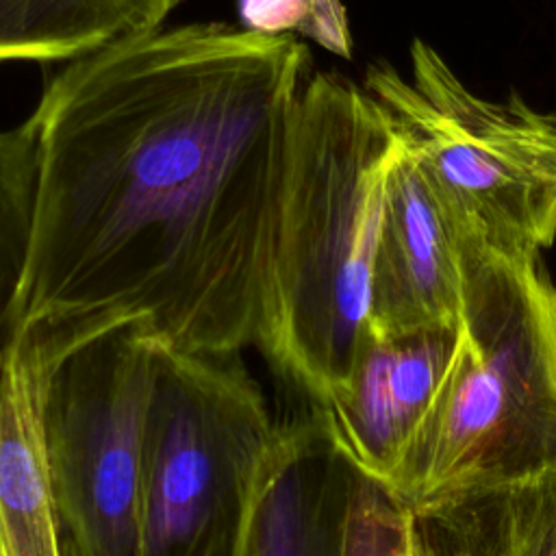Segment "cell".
Returning <instances> with one entry per match:
<instances>
[{
  "mask_svg": "<svg viewBox=\"0 0 556 556\" xmlns=\"http://www.w3.org/2000/svg\"><path fill=\"white\" fill-rule=\"evenodd\" d=\"M276 421L243 350L161 343L143 428L139 556H237Z\"/></svg>",
  "mask_w": 556,
  "mask_h": 556,
  "instance_id": "4",
  "label": "cell"
},
{
  "mask_svg": "<svg viewBox=\"0 0 556 556\" xmlns=\"http://www.w3.org/2000/svg\"><path fill=\"white\" fill-rule=\"evenodd\" d=\"M180 2H182V0H172V4H174V7H176V4H180Z\"/></svg>",
  "mask_w": 556,
  "mask_h": 556,
  "instance_id": "16",
  "label": "cell"
},
{
  "mask_svg": "<svg viewBox=\"0 0 556 556\" xmlns=\"http://www.w3.org/2000/svg\"><path fill=\"white\" fill-rule=\"evenodd\" d=\"M172 0H0V63L74 61L163 26Z\"/></svg>",
  "mask_w": 556,
  "mask_h": 556,
  "instance_id": "12",
  "label": "cell"
},
{
  "mask_svg": "<svg viewBox=\"0 0 556 556\" xmlns=\"http://www.w3.org/2000/svg\"><path fill=\"white\" fill-rule=\"evenodd\" d=\"M458 343V326L397 337L365 326L345 389L330 402L334 439L352 465L389 484Z\"/></svg>",
  "mask_w": 556,
  "mask_h": 556,
  "instance_id": "9",
  "label": "cell"
},
{
  "mask_svg": "<svg viewBox=\"0 0 556 556\" xmlns=\"http://www.w3.org/2000/svg\"><path fill=\"white\" fill-rule=\"evenodd\" d=\"M419 556H556V471L410 506Z\"/></svg>",
  "mask_w": 556,
  "mask_h": 556,
  "instance_id": "11",
  "label": "cell"
},
{
  "mask_svg": "<svg viewBox=\"0 0 556 556\" xmlns=\"http://www.w3.org/2000/svg\"><path fill=\"white\" fill-rule=\"evenodd\" d=\"M70 319H35L0 343V547L2 556H63L50 486L41 400Z\"/></svg>",
  "mask_w": 556,
  "mask_h": 556,
  "instance_id": "10",
  "label": "cell"
},
{
  "mask_svg": "<svg viewBox=\"0 0 556 556\" xmlns=\"http://www.w3.org/2000/svg\"><path fill=\"white\" fill-rule=\"evenodd\" d=\"M317 0H239L243 28L267 35H306Z\"/></svg>",
  "mask_w": 556,
  "mask_h": 556,
  "instance_id": "15",
  "label": "cell"
},
{
  "mask_svg": "<svg viewBox=\"0 0 556 556\" xmlns=\"http://www.w3.org/2000/svg\"><path fill=\"white\" fill-rule=\"evenodd\" d=\"M308 48L224 22L70 61L28 122L37 180L2 337L141 315L178 352L254 348Z\"/></svg>",
  "mask_w": 556,
  "mask_h": 556,
  "instance_id": "1",
  "label": "cell"
},
{
  "mask_svg": "<svg viewBox=\"0 0 556 556\" xmlns=\"http://www.w3.org/2000/svg\"><path fill=\"white\" fill-rule=\"evenodd\" d=\"M341 556H419L410 506L354 467Z\"/></svg>",
  "mask_w": 556,
  "mask_h": 556,
  "instance_id": "14",
  "label": "cell"
},
{
  "mask_svg": "<svg viewBox=\"0 0 556 556\" xmlns=\"http://www.w3.org/2000/svg\"><path fill=\"white\" fill-rule=\"evenodd\" d=\"M463 222L400 126L384 178L367 326L397 337L460 324Z\"/></svg>",
  "mask_w": 556,
  "mask_h": 556,
  "instance_id": "7",
  "label": "cell"
},
{
  "mask_svg": "<svg viewBox=\"0 0 556 556\" xmlns=\"http://www.w3.org/2000/svg\"><path fill=\"white\" fill-rule=\"evenodd\" d=\"M41 400L63 556H139L141 452L161 341L141 315L67 317Z\"/></svg>",
  "mask_w": 556,
  "mask_h": 556,
  "instance_id": "5",
  "label": "cell"
},
{
  "mask_svg": "<svg viewBox=\"0 0 556 556\" xmlns=\"http://www.w3.org/2000/svg\"><path fill=\"white\" fill-rule=\"evenodd\" d=\"M408 76L378 61L363 87L397 119L454 215L486 243L541 256L556 241V115L473 93L413 39Z\"/></svg>",
  "mask_w": 556,
  "mask_h": 556,
  "instance_id": "6",
  "label": "cell"
},
{
  "mask_svg": "<svg viewBox=\"0 0 556 556\" xmlns=\"http://www.w3.org/2000/svg\"><path fill=\"white\" fill-rule=\"evenodd\" d=\"M452 361L384 484L406 506L556 471V287L463 224Z\"/></svg>",
  "mask_w": 556,
  "mask_h": 556,
  "instance_id": "3",
  "label": "cell"
},
{
  "mask_svg": "<svg viewBox=\"0 0 556 556\" xmlns=\"http://www.w3.org/2000/svg\"><path fill=\"white\" fill-rule=\"evenodd\" d=\"M0 556H2V547H0Z\"/></svg>",
  "mask_w": 556,
  "mask_h": 556,
  "instance_id": "17",
  "label": "cell"
},
{
  "mask_svg": "<svg viewBox=\"0 0 556 556\" xmlns=\"http://www.w3.org/2000/svg\"><path fill=\"white\" fill-rule=\"evenodd\" d=\"M37 180V143L28 119L0 130V332L26 250Z\"/></svg>",
  "mask_w": 556,
  "mask_h": 556,
  "instance_id": "13",
  "label": "cell"
},
{
  "mask_svg": "<svg viewBox=\"0 0 556 556\" xmlns=\"http://www.w3.org/2000/svg\"><path fill=\"white\" fill-rule=\"evenodd\" d=\"M400 124L363 85L311 72L295 104L254 350L293 408H330L367 326Z\"/></svg>",
  "mask_w": 556,
  "mask_h": 556,
  "instance_id": "2",
  "label": "cell"
},
{
  "mask_svg": "<svg viewBox=\"0 0 556 556\" xmlns=\"http://www.w3.org/2000/svg\"><path fill=\"white\" fill-rule=\"evenodd\" d=\"M354 465L324 408L276 421L237 556H341Z\"/></svg>",
  "mask_w": 556,
  "mask_h": 556,
  "instance_id": "8",
  "label": "cell"
}]
</instances>
